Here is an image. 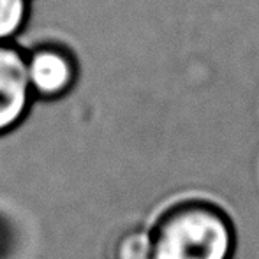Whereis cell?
<instances>
[{
  "label": "cell",
  "instance_id": "1",
  "mask_svg": "<svg viewBox=\"0 0 259 259\" xmlns=\"http://www.w3.org/2000/svg\"><path fill=\"white\" fill-rule=\"evenodd\" d=\"M154 247L155 259H233L236 233L222 208L191 201L160 219Z\"/></svg>",
  "mask_w": 259,
  "mask_h": 259
},
{
  "label": "cell",
  "instance_id": "2",
  "mask_svg": "<svg viewBox=\"0 0 259 259\" xmlns=\"http://www.w3.org/2000/svg\"><path fill=\"white\" fill-rule=\"evenodd\" d=\"M28 81L35 99L60 101L72 92L79 76L74 53L64 45L41 42L27 52Z\"/></svg>",
  "mask_w": 259,
  "mask_h": 259
},
{
  "label": "cell",
  "instance_id": "3",
  "mask_svg": "<svg viewBox=\"0 0 259 259\" xmlns=\"http://www.w3.org/2000/svg\"><path fill=\"white\" fill-rule=\"evenodd\" d=\"M34 101L27 52L14 42H4L0 45V136L14 131L27 118Z\"/></svg>",
  "mask_w": 259,
  "mask_h": 259
},
{
  "label": "cell",
  "instance_id": "4",
  "mask_svg": "<svg viewBox=\"0 0 259 259\" xmlns=\"http://www.w3.org/2000/svg\"><path fill=\"white\" fill-rule=\"evenodd\" d=\"M30 16V0H0V45L13 42L25 30Z\"/></svg>",
  "mask_w": 259,
  "mask_h": 259
},
{
  "label": "cell",
  "instance_id": "5",
  "mask_svg": "<svg viewBox=\"0 0 259 259\" xmlns=\"http://www.w3.org/2000/svg\"><path fill=\"white\" fill-rule=\"evenodd\" d=\"M109 259H155L154 231L134 229L116 242Z\"/></svg>",
  "mask_w": 259,
  "mask_h": 259
}]
</instances>
